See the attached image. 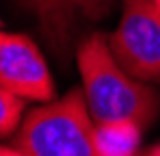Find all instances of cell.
<instances>
[{
  "instance_id": "1",
  "label": "cell",
  "mask_w": 160,
  "mask_h": 156,
  "mask_svg": "<svg viewBox=\"0 0 160 156\" xmlns=\"http://www.w3.org/2000/svg\"><path fill=\"white\" fill-rule=\"evenodd\" d=\"M78 70L93 124L132 119L143 128L160 115V93L126 74L112 59L106 33H91L78 44Z\"/></svg>"
},
{
  "instance_id": "2",
  "label": "cell",
  "mask_w": 160,
  "mask_h": 156,
  "mask_svg": "<svg viewBox=\"0 0 160 156\" xmlns=\"http://www.w3.org/2000/svg\"><path fill=\"white\" fill-rule=\"evenodd\" d=\"M13 148L32 156H100L84 91L72 89L61 100L32 108L13 134Z\"/></svg>"
},
{
  "instance_id": "3",
  "label": "cell",
  "mask_w": 160,
  "mask_h": 156,
  "mask_svg": "<svg viewBox=\"0 0 160 156\" xmlns=\"http://www.w3.org/2000/svg\"><path fill=\"white\" fill-rule=\"evenodd\" d=\"M119 28L108 35V48L132 78L160 85V11L154 0H121Z\"/></svg>"
},
{
  "instance_id": "4",
  "label": "cell",
  "mask_w": 160,
  "mask_h": 156,
  "mask_svg": "<svg viewBox=\"0 0 160 156\" xmlns=\"http://www.w3.org/2000/svg\"><path fill=\"white\" fill-rule=\"evenodd\" d=\"M24 11L35 15L48 48L65 67L76 37L89 24L106 18L115 0H20Z\"/></svg>"
},
{
  "instance_id": "5",
  "label": "cell",
  "mask_w": 160,
  "mask_h": 156,
  "mask_svg": "<svg viewBox=\"0 0 160 156\" xmlns=\"http://www.w3.org/2000/svg\"><path fill=\"white\" fill-rule=\"evenodd\" d=\"M0 85L32 102H52L56 98L50 70L26 35L0 30Z\"/></svg>"
},
{
  "instance_id": "6",
  "label": "cell",
  "mask_w": 160,
  "mask_h": 156,
  "mask_svg": "<svg viewBox=\"0 0 160 156\" xmlns=\"http://www.w3.org/2000/svg\"><path fill=\"white\" fill-rule=\"evenodd\" d=\"M143 126L132 119L95 124V148L100 156H145L141 152Z\"/></svg>"
},
{
  "instance_id": "7",
  "label": "cell",
  "mask_w": 160,
  "mask_h": 156,
  "mask_svg": "<svg viewBox=\"0 0 160 156\" xmlns=\"http://www.w3.org/2000/svg\"><path fill=\"white\" fill-rule=\"evenodd\" d=\"M26 100L11 93L0 85V137L15 134V130L22 124V113H24Z\"/></svg>"
},
{
  "instance_id": "8",
  "label": "cell",
  "mask_w": 160,
  "mask_h": 156,
  "mask_svg": "<svg viewBox=\"0 0 160 156\" xmlns=\"http://www.w3.org/2000/svg\"><path fill=\"white\" fill-rule=\"evenodd\" d=\"M0 156H32L24 152V150H20V148H4V145H0Z\"/></svg>"
},
{
  "instance_id": "9",
  "label": "cell",
  "mask_w": 160,
  "mask_h": 156,
  "mask_svg": "<svg viewBox=\"0 0 160 156\" xmlns=\"http://www.w3.org/2000/svg\"><path fill=\"white\" fill-rule=\"evenodd\" d=\"M145 156H160V141L156 145H152L149 150H145Z\"/></svg>"
},
{
  "instance_id": "10",
  "label": "cell",
  "mask_w": 160,
  "mask_h": 156,
  "mask_svg": "<svg viewBox=\"0 0 160 156\" xmlns=\"http://www.w3.org/2000/svg\"><path fill=\"white\" fill-rule=\"evenodd\" d=\"M154 2H156V7H158V11H160V0H154Z\"/></svg>"
}]
</instances>
